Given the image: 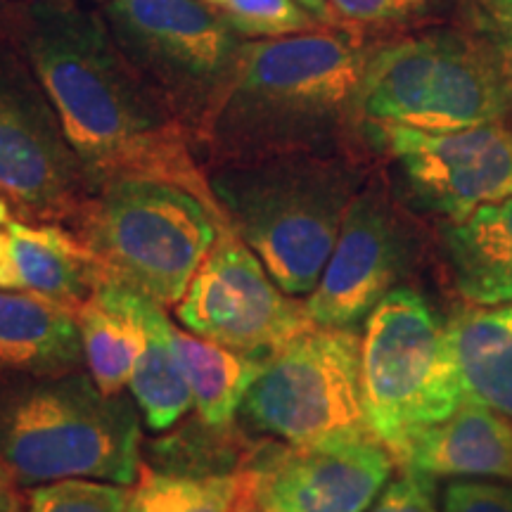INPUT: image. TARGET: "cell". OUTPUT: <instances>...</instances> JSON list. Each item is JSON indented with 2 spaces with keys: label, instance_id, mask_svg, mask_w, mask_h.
<instances>
[{
  "label": "cell",
  "instance_id": "cell-1",
  "mask_svg": "<svg viewBox=\"0 0 512 512\" xmlns=\"http://www.w3.org/2000/svg\"><path fill=\"white\" fill-rule=\"evenodd\" d=\"M0 27L46 88L95 192L124 178L171 183L230 228L188 133L121 55L105 19L38 0L5 8Z\"/></svg>",
  "mask_w": 512,
  "mask_h": 512
},
{
  "label": "cell",
  "instance_id": "cell-2",
  "mask_svg": "<svg viewBox=\"0 0 512 512\" xmlns=\"http://www.w3.org/2000/svg\"><path fill=\"white\" fill-rule=\"evenodd\" d=\"M373 48L358 31L249 38L238 72L211 121L202 166L335 152L361 119L363 76Z\"/></svg>",
  "mask_w": 512,
  "mask_h": 512
},
{
  "label": "cell",
  "instance_id": "cell-3",
  "mask_svg": "<svg viewBox=\"0 0 512 512\" xmlns=\"http://www.w3.org/2000/svg\"><path fill=\"white\" fill-rule=\"evenodd\" d=\"M209 185L233 230L290 297L311 294L358 195L356 166L335 152L219 164Z\"/></svg>",
  "mask_w": 512,
  "mask_h": 512
},
{
  "label": "cell",
  "instance_id": "cell-4",
  "mask_svg": "<svg viewBox=\"0 0 512 512\" xmlns=\"http://www.w3.org/2000/svg\"><path fill=\"white\" fill-rule=\"evenodd\" d=\"M0 460L22 486L62 479L133 484L140 475L138 413L79 370L0 375Z\"/></svg>",
  "mask_w": 512,
  "mask_h": 512
},
{
  "label": "cell",
  "instance_id": "cell-5",
  "mask_svg": "<svg viewBox=\"0 0 512 512\" xmlns=\"http://www.w3.org/2000/svg\"><path fill=\"white\" fill-rule=\"evenodd\" d=\"M223 230L230 228L192 192L124 178L95 192L72 233L91 252L102 283L169 306L181 302Z\"/></svg>",
  "mask_w": 512,
  "mask_h": 512
},
{
  "label": "cell",
  "instance_id": "cell-6",
  "mask_svg": "<svg viewBox=\"0 0 512 512\" xmlns=\"http://www.w3.org/2000/svg\"><path fill=\"white\" fill-rule=\"evenodd\" d=\"M358 110L363 124L420 131L503 124L512 74L498 46L453 29L427 31L373 50Z\"/></svg>",
  "mask_w": 512,
  "mask_h": 512
},
{
  "label": "cell",
  "instance_id": "cell-7",
  "mask_svg": "<svg viewBox=\"0 0 512 512\" xmlns=\"http://www.w3.org/2000/svg\"><path fill=\"white\" fill-rule=\"evenodd\" d=\"M107 29L159 102L185 128L195 155L238 72V31L207 0H112Z\"/></svg>",
  "mask_w": 512,
  "mask_h": 512
},
{
  "label": "cell",
  "instance_id": "cell-8",
  "mask_svg": "<svg viewBox=\"0 0 512 512\" xmlns=\"http://www.w3.org/2000/svg\"><path fill=\"white\" fill-rule=\"evenodd\" d=\"M361 389L370 432L396 463L420 432L463 406L446 323L415 290L396 287L368 316L361 335Z\"/></svg>",
  "mask_w": 512,
  "mask_h": 512
},
{
  "label": "cell",
  "instance_id": "cell-9",
  "mask_svg": "<svg viewBox=\"0 0 512 512\" xmlns=\"http://www.w3.org/2000/svg\"><path fill=\"white\" fill-rule=\"evenodd\" d=\"M256 430L294 448L375 439L361 389V335L313 325L261 366L242 401Z\"/></svg>",
  "mask_w": 512,
  "mask_h": 512
},
{
  "label": "cell",
  "instance_id": "cell-10",
  "mask_svg": "<svg viewBox=\"0 0 512 512\" xmlns=\"http://www.w3.org/2000/svg\"><path fill=\"white\" fill-rule=\"evenodd\" d=\"M93 195L46 88L0 27V202L15 221L72 233Z\"/></svg>",
  "mask_w": 512,
  "mask_h": 512
},
{
  "label": "cell",
  "instance_id": "cell-11",
  "mask_svg": "<svg viewBox=\"0 0 512 512\" xmlns=\"http://www.w3.org/2000/svg\"><path fill=\"white\" fill-rule=\"evenodd\" d=\"M178 318L195 335L259 363L316 325L306 304L275 285L233 230H223L204 256L178 304Z\"/></svg>",
  "mask_w": 512,
  "mask_h": 512
},
{
  "label": "cell",
  "instance_id": "cell-12",
  "mask_svg": "<svg viewBox=\"0 0 512 512\" xmlns=\"http://www.w3.org/2000/svg\"><path fill=\"white\" fill-rule=\"evenodd\" d=\"M380 150L399 164L420 207L460 223L477 209L512 197V128L486 124L456 131H420L366 124Z\"/></svg>",
  "mask_w": 512,
  "mask_h": 512
},
{
  "label": "cell",
  "instance_id": "cell-13",
  "mask_svg": "<svg viewBox=\"0 0 512 512\" xmlns=\"http://www.w3.org/2000/svg\"><path fill=\"white\" fill-rule=\"evenodd\" d=\"M406 264L408 240L392 207L375 190L358 192L306 311L323 328H351L394 290Z\"/></svg>",
  "mask_w": 512,
  "mask_h": 512
},
{
  "label": "cell",
  "instance_id": "cell-14",
  "mask_svg": "<svg viewBox=\"0 0 512 512\" xmlns=\"http://www.w3.org/2000/svg\"><path fill=\"white\" fill-rule=\"evenodd\" d=\"M394 463L377 439L290 446L256 472V494L266 512H368Z\"/></svg>",
  "mask_w": 512,
  "mask_h": 512
},
{
  "label": "cell",
  "instance_id": "cell-15",
  "mask_svg": "<svg viewBox=\"0 0 512 512\" xmlns=\"http://www.w3.org/2000/svg\"><path fill=\"white\" fill-rule=\"evenodd\" d=\"M100 285L91 252L69 230L15 219L0 226V290L38 294L76 313Z\"/></svg>",
  "mask_w": 512,
  "mask_h": 512
},
{
  "label": "cell",
  "instance_id": "cell-16",
  "mask_svg": "<svg viewBox=\"0 0 512 512\" xmlns=\"http://www.w3.org/2000/svg\"><path fill=\"white\" fill-rule=\"evenodd\" d=\"M427 477L512 479V427L479 403L420 432L399 463Z\"/></svg>",
  "mask_w": 512,
  "mask_h": 512
},
{
  "label": "cell",
  "instance_id": "cell-17",
  "mask_svg": "<svg viewBox=\"0 0 512 512\" xmlns=\"http://www.w3.org/2000/svg\"><path fill=\"white\" fill-rule=\"evenodd\" d=\"M81 361L72 309L38 294L0 290V375L74 373Z\"/></svg>",
  "mask_w": 512,
  "mask_h": 512
},
{
  "label": "cell",
  "instance_id": "cell-18",
  "mask_svg": "<svg viewBox=\"0 0 512 512\" xmlns=\"http://www.w3.org/2000/svg\"><path fill=\"white\" fill-rule=\"evenodd\" d=\"M446 337L465 401L512 427V304L460 311L446 323Z\"/></svg>",
  "mask_w": 512,
  "mask_h": 512
},
{
  "label": "cell",
  "instance_id": "cell-19",
  "mask_svg": "<svg viewBox=\"0 0 512 512\" xmlns=\"http://www.w3.org/2000/svg\"><path fill=\"white\" fill-rule=\"evenodd\" d=\"M453 283L475 306L512 304V197L486 204L444 235Z\"/></svg>",
  "mask_w": 512,
  "mask_h": 512
},
{
  "label": "cell",
  "instance_id": "cell-20",
  "mask_svg": "<svg viewBox=\"0 0 512 512\" xmlns=\"http://www.w3.org/2000/svg\"><path fill=\"white\" fill-rule=\"evenodd\" d=\"M117 287L121 302L143 325V347L128 387L147 427L157 432L169 430L192 408V394L174 344L176 328L162 306L128 287Z\"/></svg>",
  "mask_w": 512,
  "mask_h": 512
},
{
  "label": "cell",
  "instance_id": "cell-21",
  "mask_svg": "<svg viewBox=\"0 0 512 512\" xmlns=\"http://www.w3.org/2000/svg\"><path fill=\"white\" fill-rule=\"evenodd\" d=\"M74 316L88 375L102 394L119 396L131 384L143 347V325L121 302L119 287L112 283H102Z\"/></svg>",
  "mask_w": 512,
  "mask_h": 512
},
{
  "label": "cell",
  "instance_id": "cell-22",
  "mask_svg": "<svg viewBox=\"0 0 512 512\" xmlns=\"http://www.w3.org/2000/svg\"><path fill=\"white\" fill-rule=\"evenodd\" d=\"M174 344L200 418L211 427L230 425L264 363L183 330H174Z\"/></svg>",
  "mask_w": 512,
  "mask_h": 512
},
{
  "label": "cell",
  "instance_id": "cell-23",
  "mask_svg": "<svg viewBox=\"0 0 512 512\" xmlns=\"http://www.w3.org/2000/svg\"><path fill=\"white\" fill-rule=\"evenodd\" d=\"M240 475H162L143 470L128 489V512H235L245 491Z\"/></svg>",
  "mask_w": 512,
  "mask_h": 512
},
{
  "label": "cell",
  "instance_id": "cell-24",
  "mask_svg": "<svg viewBox=\"0 0 512 512\" xmlns=\"http://www.w3.org/2000/svg\"><path fill=\"white\" fill-rule=\"evenodd\" d=\"M219 15L247 38H280L309 34L325 24L297 0H207Z\"/></svg>",
  "mask_w": 512,
  "mask_h": 512
},
{
  "label": "cell",
  "instance_id": "cell-25",
  "mask_svg": "<svg viewBox=\"0 0 512 512\" xmlns=\"http://www.w3.org/2000/svg\"><path fill=\"white\" fill-rule=\"evenodd\" d=\"M29 512H128V489L98 479H62L36 486Z\"/></svg>",
  "mask_w": 512,
  "mask_h": 512
},
{
  "label": "cell",
  "instance_id": "cell-26",
  "mask_svg": "<svg viewBox=\"0 0 512 512\" xmlns=\"http://www.w3.org/2000/svg\"><path fill=\"white\" fill-rule=\"evenodd\" d=\"M344 29H399L418 24L434 8V0H328Z\"/></svg>",
  "mask_w": 512,
  "mask_h": 512
},
{
  "label": "cell",
  "instance_id": "cell-27",
  "mask_svg": "<svg viewBox=\"0 0 512 512\" xmlns=\"http://www.w3.org/2000/svg\"><path fill=\"white\" fill-rule=\"evenodd\" d=\"M368 512H439L434 477L403 470L399 479L384 486Z\"/></svg>",
  "mask_w": 512,
  "mask_h": 512
},
{
  "label": "cell",
  "instance_id": "cell-28",
  "mask_svg": "<svg viewBox=\"0 0 512 512\" xmlns=\"http://www.w3.org/2000/svg\"><path fill=\"white\" fill-rule=\"evenodd\" d=\"M441 512H512V486L496 482H453L444 489Z\"/></svg>",
  "mask_w": 512,
  "mask_h": 512
},
{
  "label": "cell",
  "instance_id": "cell-29",
  "mask_svg": "<svg viewBox=\"0 0 512 512\" xmlns=\"http://www.w3.org/2000/svg\"><path fill=\"white\" fill-rule=\"evenodd\" d=\"M22 484L5 460H0V512H22Z\"/></svg>",
  "mask_w": 512,
  "mask_h": 512
},
{
  "label": "cell",
  "instance_id": "cell-30",
  "mask_svg": "<svg viewBox=\"0 0 512 512\" xmlns=\"http://www.w3.org/2000/svg\"><path fill=\"white\" fill-rule=\"evenodd\" d=\"M494 22L498 27L496 46L501 48L503 60H505V64H508V69L512 74V3L503 12H498V15L494 17Z\"/></svg>",
  "mask_w": 512,
  "mask_h": 512
},
{
  "label": "cell",
  "instance_id": "cell-31",
  "mask_svg": "<svg viewBox=\"0 0 512 512\" xmlns=\"http://www.w3.org/2000/svg\"><path fill=\"white\" fill-rule=\"evenodd\" d=\"M235 512H266L264 505L259 503V494H256V472H247L245 491H242L240 503Z\"/></svg>",
  "mask_w": 512,
  "mask_h": 512
},
{
  "label": "cell",
  "instance_id": "cell-32",
  "mask_svg": "<svg viewBox=\"0 0 512 512\" xmlns=\"http://www.w3.org/2000/svg\"><path fill=\"white\" fill-rule=\"evenodd\" d=\"M297 3H302L306 10H311L313 15L325 24V27H342L339 19L335 17V12H332L328 0H297Z\"/></svg>",
  "mask_w": 512,
  "mask_h": 512
},
{
  "label": "cell",
  "instance_id": "cell-33",
  "mask_svg": "<svg viewBox=\"0 0 512 512\" xmlns=\"http://www.w3.org/2000/svg\"><path fill=\"white\" fill-rule=\"evenodd\" d=\"M479 3H482L484 5V8L486 10H489L491 12V15H498V12H503L505 8H508V5L512 3V0H479Z\"/></svg>",
  "mask_w": 512,
  "mask_h": 512
},
{
  "label": "cell",
  "instance_id": "cell-34",
  "mask_svg": "<svg viewBox=\"0 0 512 512\" xmlns=\"http://www.w3.org/2000/svg\"><path fill=\"white\" fill-rule=\"evenodd\" d=\"M10 221H12V214L8 211V207L0 202V226H5V223H10Z\"/></svg>",
  "mask_w": 512,
  "mask_h": 512
}]
</instances>
